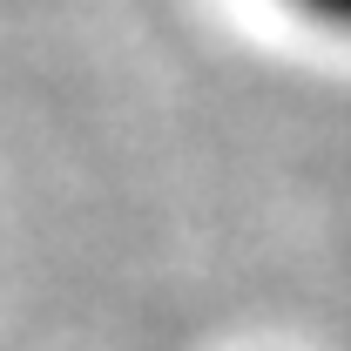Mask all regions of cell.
Masks as SVG:
<instances>
[{
	"instance_id": "1",
	"label": "cell",
	"mask_w": 351,
	"mask_h": 351,
	"mask_svg": "<svg viewBox=\"0 0 351 351\" xmlns=\"http://www.w3.org/2000/svg\"><path fill=\"white\" fill-rule=\"evenodd\" d=\"M291 7H304L311 21H331V27H351V0H291Z\"/></svg>"
}]
</instances>
